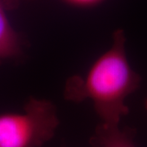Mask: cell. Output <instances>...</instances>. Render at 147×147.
Listing matches in <instances>:
<instances>
[{
	"instance_id": "cell-1",
	"label": "cell",
	"mask_w": 147,
	"mask_h": 147,
	"mask_svg": "<svg viewBox=\"0 0 147 147\" xmlns=\"http://www.w3.org/2000/svg\"><path fill=\"white\" fill-rule=\"evenodd\" d=\"M125 42L123 30H116L110 49L95 61L84 77L75 75L69 79L64 92L65 98L70 101L91 100L105 125H119L129 112L125 100L139 88L142 81L127 61Z\"/></svg>"
},
{
	"instance_id": "cell-2",
	"label": "cell",
	"mask_w": 147,
	"mask_h": 147,
	"mask_svg": "<svg viewBox=\"0 0 147 147\" xmlns=\"http://www.w3.org/2000/svg\"><path fill=\"white\" fill-rule=\"evenodd\" d=\"M60 122L51 101L30 97L23 113L0 115V147H42Z\"/></svg>"
},
{
	"instance_id": "cell-3",
	"label": "cell",
	"mask_w": 147,
	"mask_h": 147,
	"mask_svg": "<svg viewBox=\"0 0 147 147\" xmlns=\"http://www.w3.org/2000/svg\"><path fill=\"white\" fill-rule=\"evenodd\" d=\"M135 129L119 125L100 123L95 130L90 144L96 147H136Z\"/></svg>"
},
{
	"instance_id": "cell-4",
	"label": "cell",
	"mask_w": 147,
	"mask_h": 147,
	"mask_svg": "<svg viewBox=\"0 0 147 147\" xmlns=\"http://www.w3.org/2000/svg\"><path fill=\"white\" fill-rule=\"evenodd\" d=\"M21 53L20 37L7 20L5 7L0 0V60L16 57Z\"/></svg>"
},
{
	"instance_id": "cell-5",
	"label": "cell",
	"mask_w": 147,
	"mask_h": 147,
	"mask_svg": "<svg viewBox=\"0 0 147 147\" xmlns=\"http://www.w3.org/2000/svg\"><path fill=\"white\" fill-rule=\"evenodd\" d=\"M5 9H13L16 7L21 0H1Z\"/></svg>"
},
{
	"instance_id": "cell-6",
	"label": "cell",
	"mask_w": 147,
	"mask_h": 147,
	"mask_svg": "<svg viewBox=\"0 0 147 147\" xmlns=\"http://www.w3.org/2000/svg\"><path fill=\"white\" fill-rule=\"evenodd\" d=\"M71 2L76 3H81V4H84V3H94L97 0H69Z\"/></svg>"
},
{
	"instance_id": "cell-7",
	"label": "cell",
	"mask_w": 147,
	"mask_h": 147,
	"mask_svg": "<svg viewBox=\"0 0 147 147\" xmlns=\"http://www.w3.org/2000/svg\"><path fill=\"white\" fill-rule=\"evenodd\" d=\"M145 107H146V109L147 110V98L146 99V101H145Z\"/></svg>"
},
{
	"instance_id": "cell-8",
	"label": "cell",
	"mask_w": 147,
	"mask_h": 147,
	"mask_svg": "<svg viewBox=\"0 0 147 147\" xmlns=\"http://www.w3.org/2000/svg\"><path fill=\"white\" fill-rule=\"evenodd\" d=\"M91 146H92V147H96L95 146H92V145H91Z\"/></svg>"
}]
</instances>
